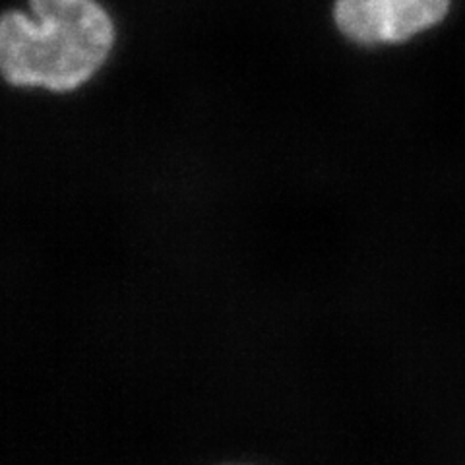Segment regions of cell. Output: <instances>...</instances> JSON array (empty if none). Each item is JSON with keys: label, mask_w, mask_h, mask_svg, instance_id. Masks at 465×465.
<instances>
[{"label": "cell", "mask_w": 465, "mask_h": 465, "mask_svg": "<svg viewBox=\"0 0 465 465\" xmlns=\"http://www.w3.org/2000/svg\"><path fill=\"white\" fill-rule=\"evenodd\" d=\"M35 20L8 10L0 20V70L14 87L74 92L107 63L114 25L97 0H29Z\"/></svg>", "instance_id": "6da1fadb"}, {"label": "cell", "mask_w": 465, "mask_h": 465, "mask_svg": "<svg viewBox=\"0 0 465 465\" xmlns=\"http://www.w3.org/2000/svg\"><path fill=\"white\" fill-rule=\"evenodd\" d=\"M452 0H336L333 22L357 45H396L440 24Z\"/></svg>", "instance_id": "7a4b0ae2"}]
</instances>
